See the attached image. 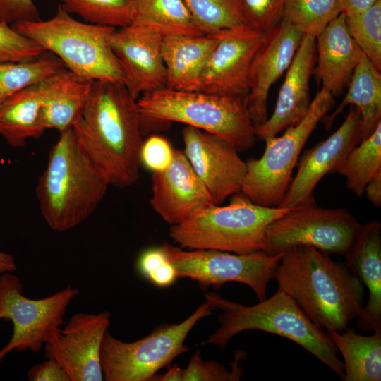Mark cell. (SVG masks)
<instances>
[{"label": "cell", "instance_id": "83f0119b", "mask_svg": "<svg viewBox=\"0 0 381 381\" xmlns=\"http://www.w3.org/2000/svg\"><path fill=\"white\" fill-rule=\"evenodd\" d=\"M131 23L149 27L164 36L203 35L184 0H135Z\"/></svg>", "mask_w": 381, "mask_h": 381}, {"label": "cell", "instance_id": "ab89813d", "mask_svg": "<svg viewBox=\"0 0 381 381\" xmlns=\"http://www.w3.org/2000/svg\"><path fill=\"white\" fill-rule=\"evenodd\" d=\"M40 19L33 0H0V21L9 24Z\"/></svg>", "mask_w": 381, "mask_h": 381}, {"label": "cell", "instance_id": "ac0fdd59", "mask_svg": "<svg viewBox=\"0 0 381 381\" xmlns=\"http://www.w3.org/2000/svg\"><path fill=\"white\" fill-rule=\"evenodd\" d=\"M150 203L171 226L181 224L201 210L215 205L180 150H174L173 160L166 169L152 172Z\"/></svg>", "mask_w": 381, "mask_h": 381}, {"label": "cell", "instance_id": "484cf974", "mask_svg": "<svg viewBox=\"0 0 381 381\" xmlns=\"http://www.w3.org/2000/svg\"><path fill=\"white\" fill-rule=\"evenodd\" d=\"M380 73L363 54L353 72L344 99L332 114L322 119L326 129L331 127L344 107L350 105L359 111L363 139L374 131L381 121Z\"/></svg>", "mask_w": 381, "mask_h": 381}, {"label": "cell", "instance_id": "7a4b0ae2", "mask_svg": "<svg viewBox=\"0 0 381 381\" xmlns=\"http://www.w3.org/2000/svg\"><path fill=\"white\" fill-rule=\"evenodd\" d=\"M306 317L328 332H341L364 306V285L346 265L308 246L282 252L274 277Z\"/></svg>", "mask_w": 381, "mask_h": 381}, {"label": "cell", "instance_id": "7402d4cb", "mask_svg": "<svg viewBox=\"0 0 381 381\" xmlns=\"http://www.w3.org/2000/svg\"><path fill=\"white\" fill-rule=\"evenodd\" d=\"M316 73L322 87L340 95L349 84L363 54L348 30L346 15L339 13L317 36Z\"/></svg>", "mask_w": 381, "mask_h": 381}, {"label": "cell", "instance_id": "d6986e66", "mask_svg": "<svg viewBox=\"0 0 381 381\" xmlns=\"http://www.w3.org/2000/svg\"><path fill=\"white\" fill-rule=\"evenodd\" d=\"M303 37L301 32L283 19L265 32L249 74L247 105L255 125L268 118L267 102L270 89L289 68Z\"/></svg>", "mask_w": 381, "mask_h": 381}, {"label": "cell", "instance_id": "d4e9b609", "mask_svg": "<svg viewBox=\"0 0 381 381\" xmlns=\"http://www.w3.org/2000/svg\"><path fill=\"white\" fill-rule=\"evenodd\" d=\"M39 83L0 104V135L13 147L25 146L28 140L40 138L46 131L42 120Z\"/></svg>", "mask_w": 381, "mask_h": 381}, {"label": "cell", "instance_id": "30bf717a", "mask_svg": "<svg viewBox=\"0 0 381 381\" xmlns=\"http://www.w3.org/2000/svg\"><path fill=\"white\" fill-rule=\"evenodd\" d=\"M23 284L14 274L0 276V320H11L13 334L0 350V362L13 351H40L66 322L64 316L76 288L68 286L46 298H28L23 295Z\"/></svg>", "mask_w": 381, "mask_h": 381}, {"label": "cell", "instance_id": "8d00e7d4", "mask_svg": "<svg viewBox=\"0 0 381 381\" xmlns=\"http://www.w3.org/2000/svg\"><path fill=\"white\" fill-rule=\"evenodd\" d=\"M45 51L35 41L0 21V62L29 61L40 56Z\"/></svg>", "mask_w": 381, "mask_h": 381}, {"label": "cell", "instance_id": "9c48e42d", "mask_svg": "<svg viewBox=\"0 0 381 381\" xmlns=\"http://www.w3.org/2000/svg\"><path fill=\"white\" fill-rule=\"evenodd\" d=\"M212 310L205 303L181 322L161 325L132 342L121 341L107 330L100 351L103 377L106 381H150L160 369L188 351L184 344L188 333Z\"/></svg>", "mask_w": 381, "mask_h": 381}, {"label": "cell", "instance_id": "ba28073f", "mask_svg": "<svg viewBox=\"0 0 381 381\" xmlns=\"http://www.w3.org/2000/svg\"><path fill=\"white\" fill-rule=\"evenodd\" d=\"M333 95L322 87L311 101L306 116L280 136L267 139L258 158L246 162V171L240 193L252 202L279 207L292 179L301 152L318 123L331 109Z\"/></svg>", "mask_w": 381, "mask_h": 381}, {"label": "cell", "instance_id": "7bdbcfd3", "mask_svg": "<svg viewBox=\"0 0 381 381\" xmlns=\"http://www.w3.org/2000/svg\"><path fill=\"white\" fill-rule=\"evenodd\" d=\"M380 0H339L341 13L346 16L364 11Z\"/></svg>", "mask_w": 381, "mask_h": 381}, {"label": "cell", "instance_id": "9a60e30c", "mask_svg": "<svg viewBox=\"0 0 381 381\" xmlns=\"http://www.w3.org/2000/svg\"><path fill=\"white\" fill-rule=\"evenodd\" d=\"M182 137L183 152L215 205L240 193L246 164L231 143L190 126L183 128Z\"/></svg>", "mask_w": 381, "mask_h": 381}, {"label": "cell", "instance_id": "8fae6325", "mask_svg": "<svg viewBox=\"0 0 381 381\" xmlns=\"http://www.w3.org/2000/svg\"><path fill=\"white\" fill-rule=\"evenodd\" d=\"M178 277H188L205 289L229 282L245 284L260 301L267 298L268 283L274 279L282 253L271 255L264 250L240 255L217 250H185L164 243L160 246Z\"/></svg>", "mask_w": 381, "mask_h": 381}, {"label": "cell", "instance_id": "d590c367", "mask_svg": "<svg viewBox=\"0 0 381 381\" xmlns=\"http://www.w3.org/2000/svg\"><path fill=\"white\" fill-rule=\"evenodd\" d=\"M244 355L236 351L231 369L214 361H205L199 351L191 356L186 368L183 369L182 381H238L243 374L239 361Z\"/></svg>", "mask_w": 381, "mask_h": 381}, {"label": "cell", "instance_id": "cb8c5ba5", "mask_svg": "<svg viewBox=\"0 0 381 381\" xmlns=\"http://www.w3.org/2000/svg\"><path fill=\"white\" fill-rule=\"evenodd\" d=\"M219 40L205 35L164 36L162 56L167 71V87L193 91Z\"/></svg>", "mask_w": 381, "mask_h": 381}, {"label": "cell", "instance_id": "44dd1931", "mask_svg": "<svg viewBox=\"0 0 381 381\" xmlns=\"http://www.w3.org/2000/svg\"><path fill=\"white\" fill-rule=\"evenodd\" d=\"M346 266L369 291L367 304L358 316L357 327L364 331L381 330V224H362L349 251Z\"/></svg>", "mask_w": 381, "mask_h": 381}, {"label": "cell", "instance_id": "e0dca14e", "mask_svg": "<svg viewBox=\"0 0 381 381\" xmlns=\"http://www.w3.org/2000/svg\"><path fill=\"white\" fill-rule=\"evenodd\" d=\"M265 35L245 29L220 38L193 91L247 97L251 64Z\"/></svg>", "mask_w": 381, "mask_h": 381}, {"label": "cell", "instance_id": "d6a6232c", "mask_svg": "<svg viewBox=\"0 0 381 381\" xmlns=\"http://www.w3.org/2000/svg\"><path fill=\"white\" fill-rule=\"evenodd\" d=\"M86 23L120 28L131 23L135 0H59Z\"/></svg>", "mask_w": 381, "mask_h": 381}, {"label": "cell", "instance_id": "4fadbf2b", "mask_svg": "<svg viewBox=\"0 0 381 381\" xmlns=\"http://www.w3.org/2000/svg\"><path fill=\"white\" fill-rule=\"evenodd\" d=\"M359 111L350 106L341 125L327 138L306 150L297 163L279 207L294 209L315 203L313 192L321 179L336 169L362 140Z\"/></svg>", "mask_w": 381, "mask_h": 381}, {"label": "cell", "instance_id": "6da1fadb", "mask_svg": "<svg viewBox=\"0 0 381 381\" xmlns=\"http://www.w3.org/2000/svg\"><path fill=\"white\" fill-rule=\"evenodd\" d=\"M75 140L109 185L127 188L140 177L141 115L122 83L94 81L72 127Z\"/></svg>", "mask_w": 381, "mask_h": 381}, {"label": "cell", "instance_id": "2e32d148", "mask_svg": "<svg viewBox=\"0 0 381 381\" xmlns=\"http://www.w3.org/2000/svg\"><path fill=\"white\" fill-rule=\"evenodd\" d=\"M163 37L149 27L134 23L116 28L111 35V46L123 72V83L135 99L167 87Z\"/></svg>", "mask_w": 381, "mask_h": 381}, {"label": "cell", "instance_id": "5b68a950", "mask_svg": "<svg viewBox=\"0 0 381 381\" xmlns=\"http://www.w3.org/2000/svg\"><path fill=\"white\" fill-rule=\"evenodd\" d=\"M143 126L150 121L179 122L217 135L244 152L255 143V124L247 97L167 87L137 99Z\"/></svg>", "mask_w": 381, "mask_h": 381}, {"label": "cell", "instance_id": "60d3db41", "mask_svg": "<svg viewBox=\"0 0 381 381\" xmlns=\"http://www.w3.org/2000/svg\"><path fill=\"white\" fill-rule=\"evenodd\" d=\"M28 375L30 381H70L61 365L53 358L32 366Z\"/></svg>", "mask_w": 381, "mask_h": 381}, {"label": "cell", "instance_id": "7c38bea8", "mask_svg": "<svg viewBox=\"0 0 381 381\" xmlns=\"http://www.w3.org/2000/svg\"><path fill=\"white\" fill-rule=\"evenodd\" d=\"M362 224L344 208L316 203L294 208L267 228L264 251L276 255L296 246H308L346 256Z\"/></svg>", "mask_w": 381, "mask_h": 381}, {"label": "cell", "instance_id": "b9f144b4", "mask_svg": "<svg viewBox=\"0 0 381 381\" xmlns=\"http://www.w3.org/2000/svg\"><path fill=\"white\" fill-rule=\"evenodd\" d=\"M363 193L373 206L375 207L381 206V171L368 181Z\"/></svg>", "mask_w": 381, "mask_h": 381}, {"label": "cell", "instance_id": "277c9868", "mask_svg": "<svg viewBox=\"0 0 381 381\" xmlns=\"http://www.w3.org/2000/svg\"><path fill=\"white\" fill-rule=\"evenodd\" d=\"M205 297L212 310H222L219 316L220 326L206 344L224 349L240 332L265 331L294 341L344 379V363L329 334L317 327L286 293L277 290L269 298L249 306L226 300L216 293L205 294Z\"/></svg>", "mask_w": 381, "mask_h": 381}, {"label": "cell", "instance_id": "52a82bcc", "mask_svg": "<svg viewBox=\"0 0 381 381\" xmlns=\"http://www.w3.org/2000/svg\"><path fill=\"white\" fill-rule=\"evenodd\" d=\"M291 210L258 205L238 193L226 205H210L171 226L169 236L183 248L250 254L264 250L267 226Z\"/></svg>", "mask_w": 381, "mask_h": 381}, {"label": "cell", "instance_id": "f35d334b", "mask_svg": "<svg viewBox=\"0 0 381 381\" xmlns=\"http://www.w3.org/2000/svg\"><path fill=\"white\" fill-rule=\"evenodd\" d=\"M174 150L164 137L152 135L143 142L140 163L152 172L166 169L174 158Z\"/></svg>", "mask_w": 381, "mask_h": 381}, {"label": "cell", "instance_id": "836d02e7", "mask_svg": "<svg viewBox=\"0 0 381 381\" xmlns=\"http://www.w3.org/2000/svg\"><path fill=\"white\" fill-rule=\"evenodd\" d=\"M346 22L362 53L381 71V0L364 11L346 16Z\"/></svg>", "mask_w": 381, "mask_h": 381}, {"label": "cell", "instance_id": "e575fe53", "mask_svg": "<svg viewBox=\"0 0 381 381\" xmlns=\"http://www.w3.org/2000/svg\"><path fill=\"white\" fill-rule=\"evenodd\" d=\"M286 1L236 0L242 23L260 32H267L282 20Z\"/></svg>", "mask_w": 381, "mask_h": 381}, {"label": "cell", "instance_id": "ee69618b", "mask_svg": "<svg viewBox=\"0 0 381 381\" xmlns=\"http://www.w3.org/2000/svg\"><path fill=\"white\" fill-rule=\"evenodd\" d=\"M182 381L183 368L177 365L169 366L168 370L163 374H155L150 381Z\"/></svg>", "mask_w": 381, "mask_h": 381}, {"label": "cell", "instance_id": "4316f807", "mask_svg": "<svg viewBox=\"0 0 381 381\" xmlns=\"http://www.w3.org/2000/svg\"><path fill=\"white\" fill-rule=\"evenodd\" d=\"M329 334L344 361V381L381 380V330L370 336L356 334L353 329Z\"/></svg>", "mask_w": 381, "mask_h": 381}, {"label": "cell", "instance_id": "f546056e", "mask_svg": "<svg viewBox=\"0 0 381 381\" xmlns=\"http://www.w3.org/2000/svg\"><path fill=\"white\" fill-rule=\"evenodd\" d=\"M198 30L222 38L246 28L241 22L236 0H184Z\"/></svg>", "mask_w": 381, "mask_h": 381}, {"label": "cell", "instance_id": "ffe728a7", "mask_svg": "<svg viewBox=\"0 0 381 381\" xmlns=\"http://www.w3.org/2000/svg\"><path fill=\"white\" fill-rule=\"evenodd\" d=\"M315 57V38L303 36L286 71L272 116L255 125L257 139L265 141L277 136L306 116L311 102L309 85Z\"/></svg>", "mask_w": 381, "mask_h": 381}, {"label": "cell", "instance_id": "f6af8a7d", "mask_svg": "<svg viewBox=\"0 0 381 381\" xmlns=\"http://www.w3.org/2000/svg\"><path fill=\"white\" fill-rule=\"evenodd\" d=\"M15 258L11 254L0 251V274L16 271Z\"/></svg>", "mask_w": 381, "mask_h": 381}, {"label": "cell", "instance_id": "f1b7e54d", "mask_svg": "<svg viewBox=\"0 0 381 381\" xmlns=\"http://www.w3.org/2000/svg\"><path fill=\"white\" fill-rule=\"evenodd\" d=\"M381 171V121L347 155L335 173L346 179L347 188L361 197L368 181Z\"/></svg>", "mask_w": 381, "mask_h": 381}, {"label": "cell", "instance_id": "3957f363", "mask_svg": "<svg viewBox=\"0 0 381 381\" xmlns=\"http://www.w3.org/2000/svg\"><path fill=\"white\" fill-rule=\"evenodd\" d=\"M109 186L70 128L59 133L51 147L35 193L47 225L62 232L89 218L104 199Z\"/></svg>", "mask_w": 381, "mask_h": 381}, {"label": "cell", "instance_id": "603a6c76", "mask_svg": "<svg viewBox=\"0 0 381 381\" xmlns=\"http://www.w3.org/2000/svg\"><path fill=\"white\" fill-rule=\"evenodd\" d=\"M93 83L65 66L40 82L42 120L46 130L60 133L71 128L88 99Z\"/></svg>", "mask_w": 381, "mask_h": 381}, {"label": "cell", "instance_id": "4dcf8cb0", "mask_svg": "<svg viewBox=\"0 0 381 381\" xmlns=\"http://www.w3.org/2000/svg\"><path fill=\"white\" fill-rule=\"evenodd\" d=\"M63 66L57 56L47 52L29 61L0 62V104L15 93L39 83Z\"/></svg>", "mask_w": 381, "mask_h": 381}, {"label": "cell", "instance_id": "8992f818", "mask_svg": "<svg viewBox=\"0 0 381 381\" xmlns=\"http://www.w3.org/2000/svg\"><path fill=\"white\" fill-rule=\"evenodd\" d=\"M75 73L93 81L122 83L123 72L111 46L114 28L82 22L61 4L47 20L11 24Z\"/></svg>", "mask_w": 381, "mask_h": 381}, {"label": "cell", "instance_id": "1f68e13d", "mask_svg": "<svg viewBox=\"0 0 381 381\" xmlns=\"http://www.w3.org/2000/svg\"><path fill=\"white\" fill-rule=\"evenodd\" d=\"M341 13L339 0H286L282 19L303 36H317Z\"/></svg>", "mask_w": 381, "mask_h": 381}, {"label": "cell", "instance_id": "74e56055", "mask_svg": "<svg viewBox=\"0 0 381 381\" xmlns=\"http://www.w3.org/2000/svg\"><path fill=\"white\" fill-rule=\"evenodd\" d=\"M137 267L143 277L158 287L169 286L178 277L161 247L143 251L138 258Z\"/></svg>", "mask_w": 381, "mask_h": 381}, {"label": "cell", "instance_id": "5bb4252c", "mask_svg": "<svg viewBox=\"0 0 381 381\" xmlns=\"http://www.w3.org/2000/svg\"><path fill=\"white\" fill-rule=\"evenodd\" d=\"M110 313L73 315L44 344L47 358L56 360L70 381H102L100 351Z\"/></svg>", "mask_w": 381, "mask_h": 381}]
</instances>
